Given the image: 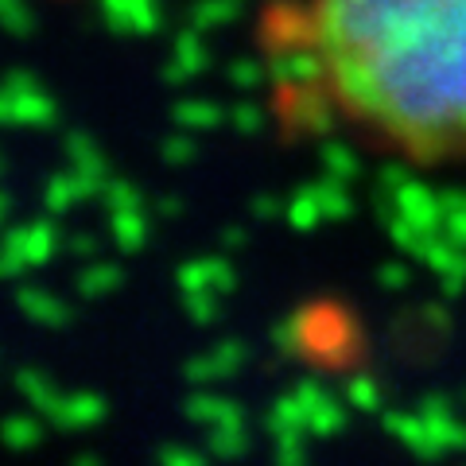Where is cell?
I'll return each mask as SVG.
<instances>
[{"label": "cell", "instance_id": "1", "mask_svg": "<svg viewBox=\"0 0 466 466\" xmlns=\"http://www.w3.org/2000/svg\"><path fill=\"white\" fill-rule=\"evenodd\" d=\"M319 97L412 167L466 159V0H299Z\"/></svg>", "mask_w": 466, "mask_h": 466}]
</instances>
